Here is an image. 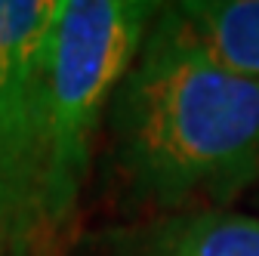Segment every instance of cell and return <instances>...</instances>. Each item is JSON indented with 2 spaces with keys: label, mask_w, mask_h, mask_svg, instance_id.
I'll return each mask as SVG.
<instances>
[{
  "label": "cell",
  "mask_w": 259,
  "mask_h": 256,
  "mask_svg": "<svg viewBox=\"0 0 259 256\" xmlns=\"http://www.w3.org/2000/svg\"><path fill=\"white\" fill-rule=\"evenodd\" d=\"M56 0H0V256L44 232L47 50Z\"/></svg>",
  "instance_id": "obj_3"
},
{
  "label": "cell",
  "mask_w": 259,
  "mask_h": 256,
  "mask_svg": "<svg viewBox=\"0 0 259 256\" xmlns=\"http://www.w3.org/2000/svg\"><path fill=\"white\" fill-rule=\"evenodd\" d=\"M167 13L210 59L259 80V0H182Z\"/></svg>",
  "instance_id": "obj_5"
},
{
  "label": "cell",
  "mask_w": 259,
  "mask_h": 256,
  "mask_svg": "<svg viewBox=\"0 0 259 256\" xmlns=\"http://www.w3.org/2000/svg\"><path fill=\"white\" fill-rule=\"evenodd\" d=\"M157 10L139 0H56L47 50L44 229H62L74 216L93 139Z\"/></svg>",
  "instance_id": "obj_2"
},
{
  "label": "cell",
  "mask_w": 259,
  "mask_h": 256,
  "mask_svg": "<svg viewBox=\"0 0 259 256\" xmlns=\"http://www.w3.org/2000/svg\"><path fill=\"white\" fill-rule=\"evenodd\" d=\"M123 256H259V216L225 207L167 213L130 238Z\"/></svg>",
  "instance_id": "obj_4"
},
{
  "label": "cell",
  "mask_w": 259,
  "mask_h": 256,
  "mask_svg": "<svg viewBox=\"0 0 259 256\" xmlns=\"http://www.w3.org/2000/svg\"><path fill=\"white\" fill-rule=\"evenodd\" d=\"M126 191L160 210H216L259 176V80L191 44L167 7L105 114Z\"/></svg>",
  "instance_id": "obj_1"
}]
</instances>
